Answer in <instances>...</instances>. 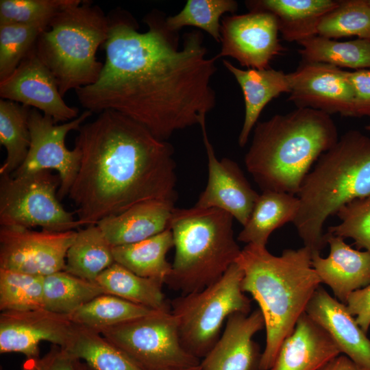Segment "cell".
I'll use <instances>...</instances> for the list:
<instances>
[{
  "mask_svg": "<svg viewBox=\"0 0 370 370\" xmlns=\"http://www.w3.org/2000/svg\"><path fill=\"white\" fill-rule=\"evenodd\" d=\"M108 16L100 76L75 90L82 106L99 114L119 112L162 140L206 121L216 103L210 82L218 58L207 56L202 33H186L180 47L177 32L167 28L158 11L144 18L149 27L145 32L138 31L136 20L124 10Z\"/></svg>",
  "mask_w": 370,
  "mask_h": 370,
  "instance_id": "1",
  "label": "cell"
},
{
  "mask_svg": "<svg viewBox=\"0 0 370 370\" xmlns=\"http://www.w3.org/2000/svg\"><path fill=\"white\" fill-rule=\"evenodd\" d=\"M77 132L75 147L81 160L68 197L83 225L97 224L143 202L176 201L174 150L166 140L110 110Z\"/></svg>",
  "mask_w": 370,
  "mask_h": 370,
  "instance_id": "2",
  "label": "cell"
},
{
  "mask_svg": "<svg viewBox=\"0 0 370 370\" xmlns=\"http://www.w3.org/2000/svg\"><path fill=\"white\" fill-rule=\"evenodd\" d=\"M305 246L271 254L266 247L247 244L236 262L243 272V291L258 303L265 324L266 344L260 370H269L279 349L294 330L321 280Z\"/></svg>",
  "mask_w": 370,
  "mask_h": 370,
  "instance_id": "3",
  "label": "cell"
},
{
  "mask_svg": "<svg viewBox=\"0 0 370 370\" xmlns=\"http://www.w3.org/2000/svg\"><path fill=\"white\" fill-rule=\"evenodd\" d=\"M338 138L331 115L297 108L256 123L245 164L262 191L297 195L313 163Z\"/></svg>",
  "mask_w": 370,
  "mask_h": 370,
  "instance_id": "4",
  "label": "cell"
},
{
  "mask_svg": "<svg viewBox=\"0 0 370 370\" xmlns=\"http://www.w3.org/2000/svg\"><path fill=\"white\" fill-rule=\"evenodd\" d=\"M293 222L305 247L319 253L327 245L326 219L345 204L370 195V137L352 130L322 153L297 193Z\"/></svg>",
  "mask_w": 370,
  "mask_h": 370,
  "instance_id": "5",
  "label": "cell"
},
{
  "mask_svg": "<svg viewBox=\"0 0 370 370\" xmlns=\"http://www.w3.org/2000/svg\"><path fill=\"white\" fill-rule=\"evenodd\" d=\"M233 217L218 208H177L169 227L175 254L166 283L182 295L217 281L241 249L234 236Z\"/></svg>",
  "mask_w": 370,
  "mask_h": 370,
  "instance_id": "6",
  "label": "cell"
},
{
  "mask_svg": "<svg viewBox=\"0 0 370 370\" xmlns=\"http://www.w3.org/2000/svg\"><path fill=\"white\" fill-rule=\"evenodd\" d=\"M108 16L90 1L77 0L58 12L39 35L36 52L64 97L95 83L103 63L96 53L108 37Z\"/></svg>",
  "mask_w": 370,
  "mask_h": 370,
  "instance_id": "7",
  "label": "cell"
},
{
  "mask_svg": "<svg viewBox=\"0 0 370 370\" xmlns=\"http://www.w3.org/2000/svg\"><path fill=\"white\" fill-rule=\"evenodd\" d=\"M243 277L234 262L215 282L170 302L184 347L200 360L216 343L231 314H249L251 300L242 290Z\"/></svg>",
  "mask_w": 370,
  "mask_h": 370,
  "instance_id": "8",
  "label": "cell"
},
{
  "mask_svg": "<svg viewBox=\"0 0 370 370\" xmlns=\"http://www.w3.org/2000/svg\"><path fill=\"white\" fill-rule=\"evenodd\" d=\"M60 184L59 175L51 170L1 175V226H38L51 232H66L83 225L60 204Z\"/></svg>",
  "mask_w": 370,
  "mask_h": 370,
  "instance_id": "9",
  "label": "cell"
},
{
  "mask_svg": "<svg viewBox=\"0 0 370 370\" xmlns=\"http://www.w3.org/2000/svg\"><path fill=\"white\" fill-rule=\"evenodd\" d=\"M99 333L143 370H174L200 363L184 347L171 312L156 311Z\"/></svg>",
  "mask_w": 370,
  "mask_h": 370,
  "instance_id": "10",
  "label": "cell"
},
{
  "mask_svg": "<svg viewBox=\"0 0 370 370\" xmlns=\"http://www.w3.org/2000/svg\"><path fill=\"white\" fill-rule=\"evenodd\" d=\"M92 114L86 110L75 119L58 124L49 116L31 108L28 118L31 143L27 156L11 175H21L40 170H54L59 175L61 184L58 191L60 201L68 195L77 175L81 152L77 147L67 149L66 135L77 130Z\"/></svg>",
  "mask_w": 370,
  "mask_h": 370,
  "instance_id": "11",
  "label": "cell"
},
{
  "mask_svg": "<svg viewBox=\"0 0 370 370\" xmlns=\"http://www.w3.org/2000/svg\"><path fill=\"white\" fill-rule=\"evenodd\" d=\"M77 231H35L1 226L0 269L46 276L64 271L69 248Z\"/></svg>",
  "mask_w": 370,
  "mask_h": 370,
  "instance_id": "12",
  "label": "cell"
},
{
  "mask_svg": "<svg viewBox=\"0 0 370 370\" xmlns=\"http://www.w3.org/2000/svg\"><path fill=\"white\" fill-rule=\"evenodd\" d=\"M221 49L216 56H229L242 66L269 68L271 61L284 48L279 39L280 27L273 13L259 10L225 16L221 21Z\"/></svg>",
  "mask_w": 370,
  "mask_h": 370,
  "instance_id": "13",
  "label": "cell"
},
{
  "mask_svg": "<svg viewBox=\"0 0 370 370\" xmlns=\"http://www.w3.org/2000/svg\"><path fill=\"white\" fill-rule=\"evenodd\" d=\"M288 76V101L297 108L356 117L354 93L346 71L328 64L302 60Z\"/></svg>",
  "mask_w": 370,
  "mask_h": 370,
  "instance_id": "14",
  "label": "cell"
},
{
  "mask_svg": "<svg viewBox=\"0 0 370 370\" xmlns=\"http://www.w3.org/2000/svg\"><path fill=\"white\" fill-rule=\"evenodd\" d=\"M0 97L37 109L56 123H66L79 116L78 109L64 101L55 77L35 47L10 75L0 81Z\"/></svg>",
  "mask_w": 370,
  "mask_h": 370,
  "instance_id": "15",
  "label": "cell"
},
{
  "mask_svg": "<svg viewBox=\"0 0 370 370\" xmlns=\"http://www.w3.org/2000/svg\"><path fill=\"white\" fill-rule=\"evenodd\" d=\"M73 326L66 315L45 308L1 312L0 353H19L25 359L38 358L42 341L64 348Z\"/></svg>",
  "mask_w": 370,
  "mask_h": 370,
  "instance_id": "16",
  "label": "cell"
},
{
  "mask_svg": "<svg viewBox=\"0 0 370 370\" xmlns=\"http://www.w3.org/2000/svg\"><path fill=\"white\" fill-rule=\"evenodd\" d=\"M199 125L208 157V180L194 206L224 210L244 226L259 194L251 187L236 162L227 158L220 160L217 158L208 136L206 121Z\"/></svg>",
  "mask_w": 370,
  "mask_h": 370,
  "instance_id": "17",
  "label": "cell"
},
{
  "mask_svg": "<svg viewBox=\"0 0 370 370\" xmlns=\"http://www.w3.org/2000/svg\"><path fill=\"white\" fill-rule=\"evenodd\" d=\"M264 327L259 308L231 314L216 343L200 360L201 370H260L262 354L253 336Z\"/></svg>",
  "mask_w": 370,
  "mask_h": 370,
  "instance_id": "18",
  "label": "cell"
},
{
  "mask_svg": "<svg viewBox=\"0 0 370 370\" xmlns=\"http://www.w3.org/2000/svg\"><path fill=\"white\" fill-rule=\"evenodd\" d=\"M306 313L329 334L341 353L365 370H370V340L345 304L319 286Z\"/></svg>",
  "mask_w": 370,
  "mask_h": 370,
  "instance_id": "19",
  "label": "cell"
},
{
  "mask_svg": "<svg viewBox=\"0 0 370 370\" xmlns=\"http://www.w3.org/2000/svg\"><path fill=\"white\" fill-rule=\"evenodd\" d=\"M325 236L330 254L324 258L319 253H312V267L321 282L346 304L351 293L370 284V252L352 248L340 236L328 233Z\"/></svg>",
  "mask_w": 370,
  "mask_h": 370,
  "instance_id": "20",
  "label": "cell"
},
{
  "mask_svg": "<svg viewBox=\"0 0 370 370\" xmlns=\"http://www.w3.org/2000/svg\"><path fill=\"white\" fill-rule=\"evenodd\" d=\"M340 354L329 334L305 312L269 370H320Z\"/></svg>",
  "mask_w": 370,
  "mask_h": 370,
  "instance_id": "21",
  "label": "cell"
},
{
  "mask_svg": "<svg viewBox=\"0 0 370 370\" xmlns=\"http://www.w3.org/2000/svg\"><path fill=\"white\" fill-rule=\"evenodd\" d=\"M175 203L164 200L143 202L97 225L112 247L135 243L168 228Z\"/></svg>",
  "mask_w": 370,
  "mask_h": 370,
  "instance_id": "22",
  "label": "cell"
},
{
  "mask_svg": "<svg viewBox=\"0 0 370 370\" xmlns=\"http://www.w3.org/2000/svg\"><path fill=\"white\" fill-rule=\"evenodd\" d=\"M223 63L235 77L243 95L245 117L238 139L239 146L243 147L266 105L282 93H289L290 79L288 73L270 67L241 69L227 60H223Z\"/></svg>",
  "mask_w": 370,
  "mask_h": 370,
  "instance_id": "23",
  "label": "cell"
},
{
  "mask_svg": "<svg viewBox=\"0 0 370 370\" xmlns=\"http://www.w3.org/2000/svg\"><path fill=\"white\" fill-rule=\"evenodd\" d=\"M247 2L251 10H265L275 15L283 39L299 42L314 36L318 21L335 8L339 1L260 0Z\"/></svg>",
  "mask_w": 370,
  "mask_h": 370,
  "instance_id": "24",
  "label": "cell"
},
{
  "mask_svg": "<svg viewBox=\"0 0 370 370\" xmlns=\"http://www.w3.org/2000/svg\"><path fill=\"white\" fill-rule=\"evenodd\" d=\"M299 206L297 196L284 192L262 191L247 223L237 240L266 247L271 234L288 222H293Z\"/></svg>",
  "mask_w": 370,
  "mask_h": 370,
  "instance_id": "25",
  "label": "cell"
},
{
  "mask_svg": "<svg viewBox=\"0 0 370 370\" xmlns=\"http://www.w3.org/2000/svg\"><path fill=\"white\" fill-rule=\"evenodd\" d=\"M173 247V234L167 228L145 240L113 247L112 252L115 262L140 276L164 284L171 271V264L166 260V256Z\"/></svg>",
  "mask_w": 370,
  "mask_h": 370,
  "instance_id": "26",
  "label": "cell"
},
{
  "mask_svg": "<svg viewBox=\"0 0 370 370\" xmlns=\"http://www.w3.org/2000/svg\"><path fill=\"white\" fill-rule=\"evenodd\" d=\"M96 283L107 294L154 310L171 312L162 284L140 276L117 262L103 271Z\"/></svg>",
  "mask_w": 370,
  "mask_h": 370,
  "instance_id": "27",
  "label": "cell"
},
{
  "mask_svg": "<svg viewBox=\"0 0 370 370\" xmlns=\"http://www.w3.org/2000/svg\"><path fill=\"white\" fill-rule=\"evenodd\" d=\"M112 247L97 224L79 230L68 249L64 271L96 282L97 277L115 262Z\"/></svg>",
  "mask_w": 370,
  "mask_h": 370,
  "instance_id": "28",
  "label": "cell"
},
{
  "mask_svg": "<svg viewBox=\"0 0 370 370\" xmlns=\"http://www.w3.org/2000/svg\"><path fill=\"white\" fill-rule=\"evenodd\" d=\"M64 349L94 370H143L101 333L75 324Z\"/></svg>",
  "mask_w": 370,
  "mask_h": 370,
  "instance_id": "29",
  "label": "cell"
},
{
  "mask_svg": "<svg viewBox=\"0 0 370 370\" xmlns=\"http://www.w3.org/2000/svg\"><path fill=\"white\" fill-rule=\"evenodd\" d=\"M303 61L325 63L338 68L370 69V40L338 41L313 36L299 41Z\"/></svg>",
  "mask_w": 370,
  "mask_h": 370,
  "instance_id": "30",
  "label": "cell"
},
{
  "mask_svg": "<svg viewBox=\"0 0 370 370\" xmlns=\"http://www.w3.org/2000/svg\"><path fill=\"white\" fill-rule=\"evenodd\" d=\"M30 109L12 101L0 100V143L6 151L0 175L13 173L27 156L31 143L28 125Z\"/></svg>",
  "mask_w": 370,
  "mask_h": 370,
  "instance_id": "31",
  "label": "cell"
},
{
  "mask_svg": "<svg viewBox=\"0 0 370 370\" xmlns=\"http://www.w3.org/2000/svg\"><path fill=\"white\" fill-rule=\"evenodd\" d=\"M156 311L104 293L84 304L67 317L75 325L100 332L104 329Z\"/></svg>",
  "mask_w": 370,
  "mask_h": 370,
  "instance_id": "32",
  "label": "cell"
},
{
  "mask_svg": "<svg viewBox=\"0 0 370 370\" xmlns=\"http://www.w3.org/2000/svg\"><path fill=\"white\" fill-rule=\"evenodd\" d=\"M106 293L100 286L66 271L43 277L44 307L69 315L95 297Z\"/></svg>",
  "mask_w": 370,
  "mask_h": 370,
  "instance_id": "33",
  "label": "cell"
},
{
  "mask_svg": "<svg viewBox=\"0 0 370 370\" xmlns=\"http://www.w3.org/2000/svg\"><path fill=\"white\" fill-rule=\"evenodd\" d=\"M314 36L330 39L357 36L370 40V5L367 0L339 1L318 21Z\"/></svg>",
  "mask_w": 370,
  "mask_h": 370,
  "instance_id": "34",
  "label": "cell"
},
{
  "mask_svg": "<svg viewBox=\"0 0 370 370\" xmlns=\"http://www.w3.org/2000/svg\"><path fill=\"white\" fill-rule=\"evenodd\" d=\"M237 9L238 3L233 0H188L179 13L166 18V25L172 32L193 26L221 42V18L223 14L234 13Z\"/></svg>",
  "mask_w": 370,
  "mask_h": 370,
  "instance_id": "35",
  "label": "cell"
},
{
  "mask_svg": "<svg viewBox=\"0 0 370 370\" xmlns=\"http://www.w3.org/2000/svg\"><path fill=\"white\" fill-rule=\"evenodd\" d=\"M45 308L43 277L0 269V310Z\"/></svg>",
  "mask_w": 370,
  "mask_h": 370,
  "instance_id": "36",
  "label": "cell"
},
{
  "mask_svg": "<svg viewBox=\"0 0 370 370\" xmlns=\"http://www.w3.org/2000/svg\"><path fill=\"white\" fill-rule=\"evenodd\" d=\"M45 29L36 25L0 24V81L15 71Z\"/></svg>",
  "mask_w": 370,
  "mask_h": 370,
  "instance_id": "37",
  "label": "cell"
},
{
  "mask_svg": "<svg viewBox=\"0 0 370 370\" xmlns=\"http://www.w3.org/2000/svg\"><path fill=\"white\" fill-rule=\"evenodd\" d=\"M77 0H1L0 24L17 23L47 29L54 16Z\"/></svg>",
  "mask_w": 370,
  "mask_h": 370,
  "instance_id": "38",
  "label": "cell"
},
{
  "mask_svg": "<svg viewBox=\"0 0 370 370\" xmlns=\"http://www.w3.org/2000/svg\"><path fill=\"white\" fill-rule=\"evenodd\" d=\"M336 214L341 222L329 227L327 233L351 238L358 249L370 252V195L345 204Z\"/></svg>",
  "mask_w": 370,
  "mask_h": 370,
  "instance_id": "39",
  "label": "cell"
},
{
  "mask_svg": "<svg viewBox=\"0 0 370 370\" xmlns=\"http://www.w3.org/2000/svg\"><path fill=\"white\" fill-rule=\"evenodd\" d=\"M75 361L65 349L52 345L44 356L25 359L20 370H74Z\"/></svg>",
  "mask_w": 370,
  "mask_h": 370,
  "instance_id": "40",
  "label": "cell"
},
{
  "mask_svg": "<svg viewBox=\"0 0 370 370\" xmlns=\"http://www.w3.org/2000/svg\"><path fill=\"white\" fill-rule=\"evenodd\" d=\"M354 93L356 117L370 118V69L347 71Z\"/></svg>",
  "mask_w": 370,
  "mask_h": 370,
  "instance_id": "41",
  "label": "cell"
},
{
  "mask_svg": "<svg viewBox=\"0 0 370 370\" xmlns=\"http://www.w3.org/2000/svg\"><path fill=\"white\" fill-rule=\"evenodd\" d=\"M345 305L367 334L370 327V284L351 293Z\"/></svg>",
  "mask_w": 370,
  "mask_h": 370,
  "instance_id": "42",
  "label": "cell"
},
{
  "mask_svg": "<svg viewBox=\"0 0 370 370\" xmlns=\"http://www.w3.org/2000/svg\"><path fill=\"white\" fill-rule=\"evenodd\" d=\"M320 370H365L345 355H339Z\"/></svg>",
  "mask_w": 370,
  "mask_h": 370,
  "instance_id": "43",
  "label": "cell"
},
{
  "mask_svg": "<svg viewBox=\"0 0 370 370\" xmlns=\"http://www.w3.org/2000/svg\"><path fill=\"white\" fill-rule=\"evenodd\" d=\"M74 370H94V369H92L86 362L76 359Z\"/></svg>",
  "mask_w": 370,
  "mask_h": 370,
  "instance_id": "44",
  "label": "cell"
},
{
  "mask_svg": "<svg viewBox=\"0 0 370 370\" xmlns=\"http://www.w3.org/2000/svg\"><path fill=\"white\" fill-rule=\"evenodd\" d=\"M174 370H201V367H200V365L199 364L197 365L188 367L181 368V369H174Z\"/></svg>",
  "mask_w": 370,
  "mask_h": 370,
  "instance_id": "45",
  "label": "cell"
},
{
  "mask_svg": "<svg viewBox=\"0 0 370 370\" xmlns=\"http://www.w3.org/2000/svg\"><path fill=\"white\" fill-rule=\"evenodd\" d=\"M365 129H366L367 131H370V124L366 125V126H365Z\"/></svg>",
  "mask_w": 370,
  "mask_h": 370,
  "instance_id": "46",
  "label": "cell"
},
{
  "mask_svg": "<svg viewBox=\"0 0 370 370\" xmlns=\"http://www.w3.org/2000/svg\"><path fill=\"white\" fill-rule=\"evenodd\" d=\"M367 2H368V3H369V5H370V0H367Z\"/></svg>",
  "mask_w": 370,
  "mask_h": 370,
  "instance_id": "47",
  "label": "cell"
}]
</instances>
